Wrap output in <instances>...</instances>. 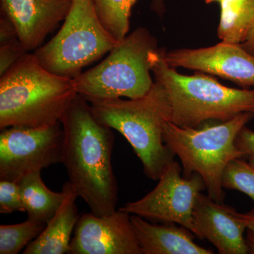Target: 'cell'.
Returning <instances> with one entry per match:
<instances>
[{"label":"cell","mask_w":254,"mask_h":254,"mask_svg":"<svg viewBox=\"0 0 254 254\" xmlns=\"http://www.w3.org/2000/svg\"><path fill=\"white\" fill-rule=\"evenodd\" d=\"M131 222L143 254H212L213 251L197 245L195 235L175 223H150L131 215Z\"/></svg>","instance_id":"obj_14"},{"label":"cell","mask_w":254,"mask_h":254,"mask_svg":"<svg viewBox=\"0 0 254 254\" xmlns=\"http://www.w3.org/2000/svg\"><path fill=\"white\" fill-rule=\"evenodd\" d=\"M130 216L119 209L104 216L83 214L76 222L68 254H143Z\"/></svg>","instance_id":"obj_10"},{"label":"cell","mask_w":254,"mask_h":254,"mask_svg":"<svg viewBox=\"0 0 254 254\" xmlns=\"http://www.w3.org/2000/svg\"><path fill=\"white\" fill-rule=\"evenodd\" d=\"M218 28L222 42L242 44L254 33V0H222Z\"/></svg>","instance_id":"obj_17"},{"label":"cell","mask_w":254,"mask_h":254,"mask_svg":"<svg viewBox=\"0 0 254 254\" xmlns=\"http://www.w3.org/2000/svg\"><path fill=\"white\" fill-rule=\"evenodd\" d=\"M247 236L246 238L247 248H248L249 254H254V232L252 230L247 229Z\"/></svg>","instance_id":"obj_26"},{"label":"cell","mask_w":254,"mask_h":254,"mask_svg":"<svg viewBox=\"0 0 254 254\" xmlns=\"http://www.w3.org/2000/svg\"><path fill=\"white\" fill-rule=\"evenodd\" d=\"M117 43L100 22L93 0H73L60 31L33 54L50 72L74 78Z\"/></svg>","instance_id":"obj_7"},{"label":"cell","mask_w":254,"mask_h":254,"mask_svg":"<svg viewBox=\"0 0 254 254\" xmlns=\"http://www.w3.org/2000/svg\"><path fill=\"white\" fill-rule=\"evenodd\" d=\"M222 187L242 192L254 201V168L242 158L232 160L224 172Z\"/></svg>","instance_id":"obj_20"},{"label":"cell","mask_w":254,"mask_h":254,"mask_svg":"<svg viewBox=\"0 0 254 254\" xmlns=\"http://www.w3.org/2000/svg\"><path fill=\"white\" fill-rule=\"evenodd\" d=\"M63 190L65 192L63 204L41 235L27 246L23 254L69 253L71 233L80 216L76 205L78 195L68 181L65 182Z\"/></svg>","instance_id":"obj_15"},{"label":"cell","mask_w":254,"mask_h":254,"mask_svg":"<svg viewBox=\"0 0 254 254\" xmlns=\"http://www.w3.org/2000/svg\"><path fill=\"white\" fill-rule=\"evenodd\" d=\"M195 236L213 244L220 254H249L247 225L235 208L200 193L193 213Z\"/></svg>","instance_id":"obj_13"},{"label":"cell","mask_w":254,"mask_h":254,"mask_svg":"<svg viewBox=\"0 0 254 254\" xmlns=\"http://www.w3.org/2000/svg\"><path fill=\"white\" fill-rule=\"evenodd\" d=\"M241 46L243 47L249 53L254 55V33L252 34V36L250 37L248 41H246L245 43H242V44H241Z\"/></svg>","instance_id":"obj_27"},{"label":"cell","mask_w":254,"mask_h":254,"mask_svg":"<svg viewBox=\"0 0 254 254\" xmlns=\"http://www.w3.org/2000/svg\"><path fill=\"white\" fill-rule=\"evenodd\" d=\"M239 216L245 222L247 229L254 232V208L246 213H239Z\"/></svg>","instance_id":"obj_25"},{"label":"cell","mask_w":254,"mask_h":254,"mask_svg":"<svg viewBox=\"0 0 254 254\" xmlns=\"http://www.w3.org/2000/svg\"><path fill=\"white\" fill-rule=\"evenodd\" d=\"M17 211L25 212L18 183L0 180V213L8 214Z\"/></svg>","instance_id":"obj_21"},{"label":"cell","mask_w":254,"mask_h":254,"mask_svg":"<svg viewBox=\"0 0 254 254\" xmlns=\"http://www.w3.org/2000/svg\"><path fill=\"white\" fill-rule=\"evenodd\" d=\"M18 38L14 23L4 15L0 18V46L6 44Z\"/></svg>","instance_id":"obj_24"},{"label":"cell","mask_w":254,"mask_h":254,"mask_svg":"<svg viewBox=\"0 0 254 254\" xmlns=\"http://www.w3.org/2000/svg\"><path fill=\"white\" fill-rule=\"evenodd\" d=\"M61 123L44 128L9 127L0 133V180L18 183L25 175L63 163Z\"/></svg>","instance_id":"obj_8"},{"label":"cell","mask_w":254,"mask_h":254,"mask_svg":"<svg viewBox=\"0 0 254 254\" xmlns=\"http://www.w3.org/2000/svg\"><path fill=\"white\" fill-rule=\"evenodd\" d=\"M205 2L207 3V4H210V3H213V2H219L220 3V1H222V0H204Z\"/></svg>","instance_id":"obj_29"},{"label":"cell","mask_w":254,"mask_h":254,"mask_svg":"<svg viewBox=\"0 0 254 254\" xmlns=\"http://www.w3.org/2000/svg\"><path fill=\"white\" fill-rule=\"evenodd\" d=\"M77 95L60 123L64 131L63 163L68 182L98 216L117 210L118 187L112 165L115 136Z\"/></svg>","instance_id":"obj_1"},{"label":"cell","mask_w":254,"mask_h":254,"mask_svg":"<svg viewBox=\"0 0 254 254\" xmlns=\"http://www.w3.org/2000/svg\"><path fill=\"white\" fill-rule=\"evenodd\" d=\"M254 118L253 113H242L228 121L202 128L180 127L167 120L163 126V140L180 159L184 176L200 175L209 196L224 203V172L232 160L245 157L235 141L239 132Z\"/></svg>","instance_id":"obj_5"},{"label":"cell","mask_w":254,"mask_h":254,"mask_svg":"<svg viewBox=\"0 0 254 254\" xmlns=\"http://www.w3.org/2000/svg\"><path fill=\"white\" fill-rule=\"evenodd\" d=\"M90 104L100 123L120 132L130 143L145 175L159 180L175 156L163 140V124L171 118V105L164 87L155 81L141 98L96 100Z\"/></svg>","instance_id":"obj_3"},{"label":"cell","mask_w":254,"mask_h":254,"mask_svg":"<svg viewBox=\"0 0 254 254\" xmlns=\"http://www.w3.org/2000/svg\"><path fill=\"white\" fill-rule=\"evenodd\" d=\"M20 194L28 218L48 223L64 199L65 192L53 191L46 186L41 172L28 174L18 182Z\"/></svg>","instance_id":"obj_16"},{"label":"cell","mask_w":254,"mask_h":254,"mask_svg":"<svg viewBox=\"0 0 254 254\" xmlns=\"http://www.w3.org/2000/svg\"><path fill=\"white\" fill-rule=\"evenodd\" d=\"M151 71L167 92L170 122L177 126L197 128L210 120L226 122L240 114H254V88H229L202 73L181 74L165 63L163 50L153 57Z\"/></svg>","instance_id":"obj_4"},{"label":"cell","mask_w":254,"mask_h":254,"mask_svg":"<svg viewBox=\"0 0 254 254\" xmlns=\"http://www.w3.org/2000/svg\"><path fill=\"white\" fill-rule=\"evenodd\" d=\"M77 95L73 78L50 72L26 53L0 78V128L56 125Z\"/></svg>","instance_id":"obj_2"},{"label":"cell","mask_w":254,"mask_h":254,"mask_svg":"<svg viewBox=\"0 0 254 254\" xmlns=\"http://www.w3.org/2000/svg\"><path fill=\"white\" fill-rule=\"evenodd\" d=\"M158 50L155 37L146 28H136L101 63L73 78L78 95L89 103L144 96L155 83L150 71Z\"/></svg>","instance_id":"obj_6"},{"label":"cell","mask_w":254,"mask_h":254,"mask_svg":"<svg viewBox=\"0 0 254 254\" xmlns=\"http://www.w3.org/2000/svg\"><path fill=\"white\" fill-rule=\"evenodd\" d=\"M46 223L28 218L15 225L0 226V254H16L36 240L46 228Z\"/></svg>","instance_id":"obj_19"},{"label":"cell","mask_w":254,"mask_h":254,"mask_svg":"<svg viewBox=\"0 0 254 254\" xmlns=\"http://www.w3.org/2000/svg\"><path fill=\"white\" fill-rule=\"evenodd\" d=\"M182 170L179 163L174 161L159 179L154 190L119 210L145 220L178 224L195 235L193 209L197 197L206 190V186L198 174L182 177Z\"/></svg>","instance_id":"obj_9"},{"label":"cell","mask_w":254,"mask_h":254,"mask_svg":"<svg viewBox=\"0 0 254 254\" xmlns=\"http://www.w3.org/2000/svg\"><path fill=\"white\" fill-rule=\"evenodd\" d=\"M163 59L170 67H184L216 75L243 88L254 86V55L241 44L222 42L199 49L165 52Z\"/></svg>","instance_id":"obj_11"},{"label":"cell","mask_w":254,"mask_h":254,"mask_svg":"<svg viewBox=\"0 0 254 254\" xmlns=\"http://www.w3.org/2000/svg\"><path fill=\"white\" fill-rule=\"evenodd\" d=\"M73 0H0L1 15L14 23L28 52L40 48L67 16Z\"/></svg>","instance_id":"obj_12"},{"label":"cell","mask_w":254,"mask_h":254,"mask_svg":"<svg viewBox=\"0 0 254 254\" xmlns=\"http://www.w3.org/2000/svg\"><path fill=\"white\" fill-rule=\"evenodd\" d=\"M26 53L28 52L18 38L0 46V76H2Z\"/></svg>","instance_id":"obj_22"},{"label":"cell","mask_w":254,"mask_h":254,"mask_svg":"<svg viewBox=\"0 0 254 254\" xmlns=\"http://www.w3.org/2000/svg\"><path fill=\"white\" fill-rule=\"evenodd\" d=\"M152 9L156 11L158 14L162 15L164 11L163 0H153Z\"/></svg>","instance_id":"obj_28"},{"label":"cell","mask_w":254,"mask_h":254,"mask_svg":"<svg viewBox=\"0 0 254 254\" xmlns=\"http://www.w3.org/2000/svg\"><path fill=\"white\" fill-rule=\"evenodd\" d=\"M235 143L248 159L249 163L254 168V131L247 126L244 127L239 132Z\"/></svg>","instance_id":"obj_23"},{"label":"cell","mask_w":254,"mask_h":254,"mask_svg":"<svg viewBox=\"0 0 254 254\" xmlns=\"http://www.w3.org/2000/svg\"><path fill=\"white\" fill-rule=\"evenodd\" d=\"M137 0H93L100 22L117 42L127 36L131 8Z\"/></svg>","instance_id":"obj_18"}]
</instances>
